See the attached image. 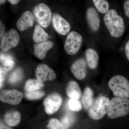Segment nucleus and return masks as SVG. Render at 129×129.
I'll list each match as a JSON object with an SVG mask.
<instances>
[{"label":"nucleus","instance_id":"obj_1","mask_svg":"<svg viewBox=\"0 0 129 129\" xmlns=\"http://www.w3.org/2000/svg\"><path fill=\"white\" fill-rule=\"evenodd\" d=\"M104 21L112 37L118 38L123 34L125 29L124 21L115 10H109L104 16Z\"/></svg>","mask_w":129,"mask_h":129},{"label":"nucleus","instance_id":"obj_23","mask_svg":"<svg viewBox=\"0 0 129 129\" xmlns=\"http://www.w3.org/2000/svg\"><path fill=\"white\" fill-rule=\"evenodd\" d=\"M96 9L101 13H107L109 9V4L106 0H94L92 1Z\"/></svg>","mask_w":129,"mask_h":129},{"label":"nucleus","instance_id":"obj_3","mask_svg":"<svg viewBox=\"0 0 129 129\" xmlns=\"http://www.w3.org/2000/svg\"><path fill=\"white\" fill-rule=\"evenodd\" d=\"M129 113V99L114 97L110 102L108 115L111 119L123 117Z\"/></svg>","mask_w":129,"mask_h":129},{"label":"nucleus","instance_id":"obj_26","mask_svg":"<svg viewBox=\"0 0 129 129\" xmlns=\"http://www.w3.org/2000/svg\"><path fill=\"white\" fill-rule=\"evenodd\" d=\"M45 95V92L43 91L39 90L33 91H27L25 94L26 97L30 100L40 99L44 96Z\"/></svg>","mask_w":129,"mask_h":129},{"label":"nucleus","instance_id":"obj_17","mask_svg":"<svg viewBox=\"0 0 129 129\" xmlns=\"http://www.w3.org/2000/svg\"><path fill=\"white\" fill-rule=\"evenodd\" d=\"M66 93L67 95L70 98L78 100L81 96L80 87L78 84L74 81H71L68 84L66 89Z\"/></svg>","mask_w":129,"mask_h":129},{"label":"nucleus","instance_id":"obj_13","mask_svg":"<svg viewBox=\"0 0 129 129\" xmlns=\"http://www.w3.org/2000/svg\"><path fill=\"white\" fill-rule=\"evenodd\" d=\"M35 18L33 14L29 11H26L21 15L16 23L19 30L25 31L34 25Z\"/></svg>","mask_w":129,"mask_h":129},{"label":"nucleus","instance_id":"obj_18","mask_svg":"<svg viewBox=\"0 0 129 129\" xmlns=\"http://www.w3.org/2000/svg\"><path fill=\"white\" fill-rule=\"evenodd\" d=\"M21 119V115L18 111L8 112L4 116V121L8 125L14 127L19 123Z\"/></svg>","mask_w":129,"mask_h":129},{"label":"nucleus","instance_id":"obj_34","mask_svg":"<svg viewBox=\"0 0 129 129\" xmlns=\"http://www.w3.org/2000/svg\"><path fill=\"white\" fill-rule=\"evenodd\" d=\"M0 129H13L11 127L8 125H7L4 123L2 121H1Z\"/></svg>","mask_w":129,"mask_h":129},{"label":"nucleus","instance_id":"obj_15","mask_svg":"<svg viewBox=\"0 0 129 129\" xmlns=\"http://www.w3.org/2000/svg\"><path fill=\"white\" fill-rule=\"evenodd\" d=\"M86 17L92 30L94 31L98 30L100 27V18L97 12L94 8L91 7L88 8L86 12Z\"/></svg>","mask_w":129,"mask_h":129},{"label":"nucleus","instance_id":"obj_22","mask_svg":"<svg viewBox=\"0 0 129 129\" xmlns=\"http://www.w3.org/2000/svg\"><path fill=\"white\" fill-rule=\"evenodd\" d=\"M23 76V72L21 68H18L14 70L9 76L8 81L10 84H14L21 81Z\"/></svg>","mask_w":129,"mask_h":129},{"label":"nucleus","instance_id":"obj_32","mask_svg":"<svg viewBox=\"0 0 129 129\" xmlns=\"http://www.w3.org/2000/svg\"><path fill=\"white\" fill-rule=\"evenodd\" d=\"M124 51L126 57L129 61V40L125 44Z\"/></svg>","mask_w":129,"mask_h":129},{"label":"nucleus","instance_id":"obj_24","mask_svg":"<svg viewBox=\"0 0 129 129\" xmlns=\"http://www.w3.org/2000/svg\"><path fill=\"white\" fill-rule=\"evenodd\" d=\"M75 120V117L72 113H65L61 119V122L63 124L65 129H69L73 124Z\"/></svg>","mask_w":129,"mask_h":129},{"label":"nucleus","instance_id":"obj_36","mask_svg":"<svg viewBox=\"0 0 129 129\" xmlns=\"http://www.w3.org/2000/svg\"><path fill=\"white\" fill-rule=\"evenodd\" d=\"M6 2V1H1H1H0V2H1V3H5Z\"/></svg>","mask_w":129,"mask_h":129},{"label":"nucleus","instance_id":"obj_9","mask_svg":"<svg viewBox=\"0 0 129 129\" xmlns=\"http://www.w3.org/2000/svg\"><path fill=\"white\" fill-rule=\"evenodd\" d=\"M62 103V98L59 94L53 93L45 99L44 104L45 111L48 114H52L60 108Z\"/></svg>","mask_w":129,"mask_h":129},{"label":"nucleus","instance_id":"obj_2","mask_svg":"<svg viewBox=\"0 0 129 129\" xmlns=\"http://www.w3.org/2000/svg\"><path fill=\"white\" fill-rule=\"evenodd\" d=\"M109 88L116 97L128 99L129 98V82L124 76H114L109 81Z\"/></svg>","mask_w":129,"mask_h":129},{"label":"nucleus","instance_id":"obj_16","mask_svg":"<svg viewBox=\"0 0 129 129\" xmlns=\"http://www.w3.org/2000/svg\"><path fill=\"white\" fill-rule=\"evenodd\" d=\"M85 55L86 62L90 68H96L98 65L99 56L97 52L92 48H89L85 51Z\"/></svg>","mask_w":129,"mask_h":129},{"label":"nucleus","instance_id":"obj_8","mask_svg":"<svg viewBox=\"0 0 129 129\" xmlns=\"http://www.w3.org/2000/svg\"><path fill=\"white\" fill-rule=\"evenodd\" d=\"M23 97L22 92L15 89L3 90L0 93V99L2 102L13 105L19 104Z\"/></svg>","mask_w":129,"mask_h":129},{"label":"nucleus","instance_id":"obj_11","mask_svg":"<svg viewBox=\"0 0 129 129\" xmlns=\"http://www.w3.org/2000/svg\"><path fill=\"white\" fill-rule=\"evenodd\" d=\"M52 23L54 28L59 34L66 35L70 31L71 27L69 23L57 13L53 14Z\"/></svg>","mask_w":129,"mask_h":129},{"label":"nucleus","instance_id":"obj_33","mask_svg":"<svg viewBox=\"0 0 129 129\" xmlns=\"http://www.w3.org/2000/svg\"><path fill=\"white\" fill-rule=\"evenodd\" d=\"M6 73L0 70V83H1V87L2 86L3 83L5 79V75Z\"/></svg>","mask_w":129,"mask_h":129},{"label":"nucleus","instance_id":"obj_4","mask_svg":"<svg viewBox=\"0 0 129 129\" xmlns=\"http://www.w3.org/2000/svg\"><path fill=\"white\" fill-rule=\"evenodd\" d=\"M110 102L108 98L104 96H100L97 98L89 108L90 117L96 120L103 117L108 112Z\"/></svg>","mask_w":129,"mask_h":129},{"label":"nucleus","instance_id":"obj_14","mask_svg":"<svg viewBox=\"0 0 129 129\" xmlns=\"http://www.w3.org/2000/svg\"><path fill=\"white\" fill-rule=\"evenodd\" d=\"M53 46V42L50 41L35 44L34 46V54L40 59H44L47 52Z\"/></svg>","mask_w":129,"mask_h":129},{"label":"nucleus","instance_id":"obj_5","mask_svg":"<svg viewBox=\"0 0 129 129\" xmlns=\"http://www.w3.org/2000/svg\"><path fill=\"white\" fill-rule=\"evenodd\" d=\"M83 41L81 35L75 31H72L68 35L64 42V50L68 55H75L79 51Z\"/></svg>","mask_w":129,"mask_h":129},{"label":"nucleus","instance_id":"obj_30","mask_svg":"<svg viewBox=\"0 0 129 129\" xmlns=\"http://www.w3.org/2000/svg\"><path fill=\"white\" fill-rule=\"evenodd\" d=\"M124 9L125 14L127 17L129 18V0H127L124 3Z\"/></svg>","mask_w":129,"mask_h":129},{"label":"nucleus","instance_id":"obj_25","mask_svg":"<svg viewBox=\"0 0 129 129\" xmlns=\"http://www.w3.org/2000/svg\"><path fill=\"white\" fill-rule=\"evenodd\" d=\"M68 106L70 110L74 112H79L82 108V105L78 99L70 98L68 101Z\"/></svg>","mask_w":129,"mask_h":129},{"label":"nucleus","instance_id":"obj_7","mask_svg":"<svg viewBox=\"0 0 129 129\" xmlns=\"http://www.w3.org/2000/svg\"><path fill=\"white\" fill-rule=\"evenodd\" d=\"M20 37L18 32L14 29H10L3 37L1 42V48L3 52H6L18 45Z\"/></svg>","mask_w":129,"mask_h":129},{"label":"nucleus","instance_id":"obj_35","mask_svg":"<svg viewBox=\"0 0 129 129\" xmlns=\"http://www.w3.org/2000/svg\"><path fill=\"white\" fill-rule=\"evenodd\" d=\"M9 2L11 3L12 5H16L19 2V1H16V0H10L8 1Z\"/></svg>","mask_w":129,"mask_h":129},{"label":"nucleus","instance_id":"obj_31","mask_svg":"<svg viewBox=\"0 0 129 129\" xmlns=\"http://www.w3.org/2000/svg\"><path fill=\"white\" fill-rule=\"evenodd\" d=\"M5 32V25L1 21H0V37L1 39L4 35Z\"/></svg>","mask_w":129,"mask_h":129},{"label":"nucleus","instance_id":"obj_6","mask_svg":"<svg viewBox=\"0 0 129 129\" xmlns=\"http://www.w3.org/2000/svg\"><path fill=\"white\" fill-rule=\"evenodd\" d=\"M33 12L40 25L44 28L49 26L51 20L52 13L48 7L45 4L41 3L35 7Z\"/></svg>","mask_w":129,"mask_h":129},{"label":"nucleus","instance_id":"obj_20","mask_svg":"<svg viewBox=\"0 0 129 129\" xmlns=\"http://www.w3.org/2000/svg\"><path fill=\"white\" fill-rule=\"evenodd\" d=\"M93 91L89 87L85 89L82 97V104L86 109L90 108L93 103Z\"/></svg>","mask_w":129,"mask_h":129},{"label":"nucleus","instance_id":"obj_29","mask_svg":"<svg viewBox=\"0 0 129 129\" xmlns=\"http://www.w3.org/2000/svg\"><path fill=\"white\" fill-rule=\"evenodd\" d=\"M0 59L1 62L2 63L8 60H13V59L11 56L8 54H5L3 53H1Z\"/></svg>","mask_w":129,"mask_h":129},{"label":"nucleus","instance_id":"obj_10","mask_svg":"<svg viewBox=\"0 0 129 129\" xmlns=\"http://www.w3.org/2000/svg\"><path fill=\"white\" fill-rule=\"evenodd\" d=\"M35 75L37 79L41 83L54 80L56 77L55 71L48 65L43 63L39 64L36 67Z\"/></svg>","mask_w":129,"mask_h":129},{"label":"nucleus","instance_id":"obj_12","mask_svg":"<svg viewBox=\"0 0 129 129\" xmlns=\"http://www.w3.org/2000/svg\"><path fill=\"white\" fill-rule=\"evenodd\" d=\"M71 70L76 78L80 80L83 79L86 76V62L83 58L76 60L72 64Z\"/></svg>","mask_w":129,"mask_h":129},{"label":"nucleus","instance_id":"obj_19","mask_svg":"<svg viewBox=\"0 0 129 129\" xmlns=\"http://www.w3.org/2000/svg\"><path fill=\"white\" fill-rule=\"evenodd\" d=\"M49 37L47 33L40 25H36L33 36V40L36 43L45 42L47 41Z\"/></svg>","mask_w":129,"mask_h":129},{"label":"nucleus","instance_id":"obj_27","mask_svg":"<svg viewBox=\"0 0 129 129\" xmlns=\"http://www.w3.org/2000/svg\"><path fill=\"white\" fill-rule=\"evenodd\" d=\"M47 127L48 129H65L61 121L56 118L50 119Z\"/></svg>","mask_w":129,"mask_h":129},{"label":"nucleus","instance_id":"obj_28","mask_svg":"<svg viewBox=\"0 0 129 129\" xmlns=\"http://www.w3.org/2000/svg\"><path fill=\"white\" fill-rule=\"evenodd\" d=\"M14 63L13 60H8L2 63L0 68V70L6 73L13 68Z\"/></svg>","mask_w":129,"mask_h":129},{"label":"nucleus","instance_id":"obj_21","mask_svg":"<svg viewBox=\"0 0 129 129\" xmlns=\"http://www.w3.org/2000/svg\"><path fill=\"white\" fill-rule=\"evenodd\" d=\"M44 86V84L38 80L30 79L26 81L25 89L27 91H31L39 90Z\"/></svg>","mask_w":129,"mask_h":129}]
</instances>
